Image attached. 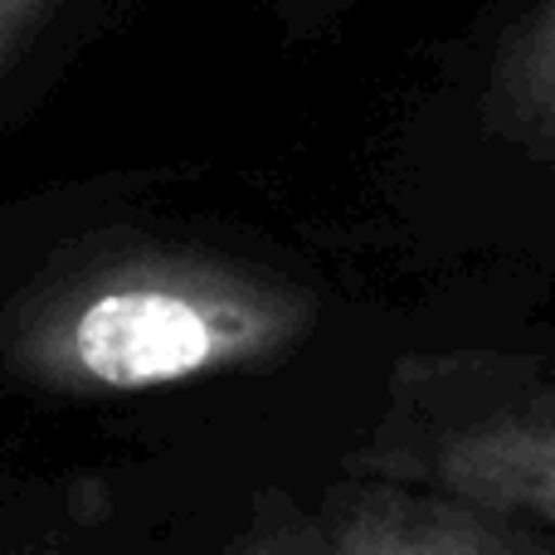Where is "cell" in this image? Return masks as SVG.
Returning <instances> with one entry per match:
<instances>
[{
    "label": "cell",
    "instance_id": "1",
    "mask_svg": "<svg viewBox=\"0 0 555 555\" xmlns=\"http://www.w3.org/2000/svg\"><path fill=\"white\" fill-rule=\"evenodd\" d=\"M287 312L240 287L162 269H122L49 287L10 317L5 351L54 395H137L259 361Z\"/></svg>",
    "mask_w": 555,
    "mask_h": 555
},
{
    "label": "cell",
    "instance_id": "2",
    "mask_svg": "<svg viewBox=\"0 0 555 555\" xmlns=\"http://www.w3.org/2000/svg\"><path fill=\"white\" fill-rule=\"evenodd\" d=\"M429 404L375 434L356 453V478L443 492L555 531V400Z\"/></svg>",
    "mask_w": 555,
    "mask_h": 555
},
{
    "label": "cell",
    "instance_id": "3",
    "mask_svg": "<svg viewBox=\"0 0 555 555\" xmlns=\"http://www.w3.org/2000/svg\"><path fill=\"white\" fill-rule=\"evenodd\" d=\"M317 517L322 555H555L531 521L404 482L351 478Z\"/></svg>",
    "mask_w": 555,
    "mask_h": 555
},
{
    "label": "cell",
    "instance_id": "4",
    "mask_svg": "<svg viewBox=\"0 0 555 555\" xmlns=\"http://www.w3.org/2000/svg\"><path fill=\"white\" fill-rule=\"evenodd\" d=\"M215 555H322V517L287 492H263Z\"/></svg>",
    "mask_w": 555,
    "mask_h": 555
},
{
    "label": "cell",
    "instance_id": "5",
    "mask_svg": "<svg viewBox=\"0 0 555 555\" xmlns=\"http://www.w3.org/2000/svg\"><path fill=\"white\" fill-rule=\"evenodd\" d=\"M39 5H44V0H0V64H5V54L20 44V35H25V25L35 20Z\"/></svg>",
    "mask_w": 555,
    "mask_h": 555
},
{
    "label": "cell",
    "instance_id": "6",
    "mask_svg": "<svg viewBox=\"0 0 555 555\" xmlns=\"http://www.w3.org/2000/svg\"><path fill=\"white\" fill-rule=\"evenodd\" d=\"M0 555H59V551H49V546H5Z\"/></svg>",
    "mask_w": 555,
    "mask_h": 555
}]
</instances>
